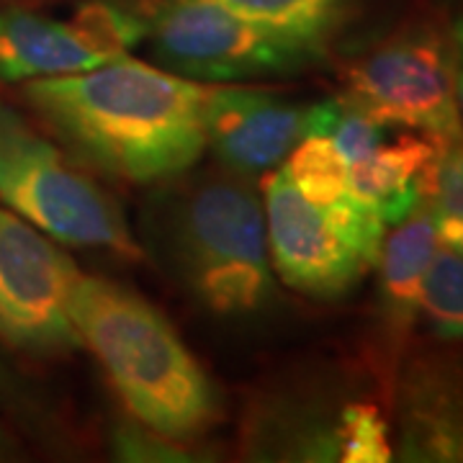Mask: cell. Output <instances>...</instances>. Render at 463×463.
I'll use <instances>...</instances> for the list:
<instances>
[{"label":"cell","instance_id":"17","mask_svg":"<svg viewBox=\"0 0 463 463\" xmlns=\"http://www.w3.org/2000/svg\"><path fill=\"white\" fill-rule=\"evenodd\" d=\"M425 201L430 206L438 242L463 255V134L435 139Z\"/></svg>","mask_w":463,"mask_h":463},{"label":"cell","instance_id":"9","mask_svg":"<svg viewBox=\"0 0 463 463\" xmlns=\"http://www.w3.org/2000/svg\"><path fill=\"white\" fill-rule=\"evenodd\" d=\"M420 347L394 379L399 461L463 463V343Z\"/></svg>","mask_w":463,"mask_h":463},{"label":"cell","instance_id":"14","mask_svg":"<svg viewBox=\"0 0 463 463\" xmlns=\"http://www.w3.org/2000/svg\"><path fill=\"white\" fill-rule=\"evenodd\" d=\"M435 160V139L402 137L392 145H376L365 157L347 165V194L383 219L399 224L428 191V175Z\"/></svg>","mask_w":463,"mask_h":463},{"label":"cell","instance_id":"18","mask_svg":"<svg viewBox=\"0 0 463 463\" xmlns=\"http://www.w3.org/2000/svg\"><path fill=\"white\" fill-rule=\"evenodd\" d=\"M420 317L435 340L463 343V255L450 248H438L432 255L422 294Z\"/></svg>","mask_w":463,"mask_h":463},{"label":"cell","instance_id":"4","mask_svg":"<svg viewBox=\"0 0 463 463\" xmlns=\"http://www.w3.org/2000/svg\"><path fill=\"white\" fill-rule=\"evenodd\" d=\"M0 201L60 245L142 258L114 196L0 99Z\"/></svg>","mask_w":463,"mask_h":463},{"label":"cell","instance_id":"13","mask_svg":"<svg viewBox=\"0 0 463 463\" xmlns=\"http://www.w3.org/2000/svg\"><path fill=\"white\" fill-rule=\"evenodd\" d=\"M111 62L75 21L0 8V83H29Z\"/></svg>","mask_w":463,"mask_h":463},{"label":"cell","instance_id":"20","mask_svg":"<svg viewBox=\"0 0 463 463\" xmlns=\"http://www.w3.org/2000/svg\"><path fill=\"white\" fill-rule=\"evenodd\" d=\"M394 458L389 422L373 402L350 399L343 435V463H383Z\"/></svg>","mask_w":463,"mask_h":463},{"label":"cell","instance_id":"8","mask_svg":"<svg viewBox=\"0 0 463 463\" xmlns=\"http://www.w3.org/2000/svg\"><path fill=\"white\" fill-rule=\"evenodd\" d=\"M78 265L60 242L0 209V343L32 358L83 350L70 315Z\"/></svg>","mask_w":463,"mask_h":463},{"label":"cell","instance_id":"10","mask_svg":"<svg viewBox=\"0 0 463 463\" xmlns=\"http://www.w3.org/2000/svg\"><path fill=\"white\" fill-rule=\"evenodd\" d=\"M350 399L327 381H286L260 392L242 428L248 461L343 463Z\"/></svg>","mask_w":463,"mask_h":463},{"label":"cell","instance_id":"19","mask_svg":"<svg viewBox=\"0 0 463 463\" xmlns=\"http://www.w3.org/2000/svg\"><path fill=\"white\" fill-rule=\"evenodd\" d=\"M109 450L114 461L129 463H185L199 461L194 446L178 443L163 432L152 430L134 417L116 420L109 428Z\"/></svg>","mask_w":463,"mask_h":463},{"label":"cell","instance_id":"3","mask_svg":"<svg viewBox=\"0 0 463 463\" xmlns=\"http://www.w3.org/2000/svg\"><path fill=\"white\" fill-rule=\"evenodd\" d=\"M70 315L129 417L188 446L219 425L214 381L149 298L132 286L80 273Z\"/></svg>","mask_w":463,"mask_h":463},{"label":"cell","instance_id":"24","mask_svg":"<svg viewBox=\"0 0 463 463\" xmlns=\"http://www.w3.org/2000/svg\"><path fill=\"white\" fill-rule=\"evenodd\" d=\"M456 103H458V116L463 124V65H458L456 70Z\"/></svg>","mask_w":463,"mask_h":463},{"label":"cell","instance_id":"23","mask_svg":"<svg viewBox=\"0 0 463 463\" xmlns=\"http://www.w3.org/2000/svg\"><path fill=\"white\" fill-rule=\"evenodd\" d=\"M450 42H453V50H456V60H461V65H463V14L461 18L456 21V26H453Z\"/></svg>","mask_w":463,"mask_h":463},{"label":"cell","instance_id":"15","mask_svg":"<svg viewBox=\"0 0 463 463\" xmlns=\"http://www.w3.org/2000/svg\"><path fill=\"white\" fill-rule=\"evenodd\" d=\"M242 16L327 47L361 14L365 0H214Z\"/></svg>","mask_w":463,"mask_h":463},{"label":"cell","instance_id":"7","mask_svg":"<svg viewBox=\"0 0 463 463\" xmlns=\"http://www.w3.org/2000/svg\"><path fill=\"white\" fill-rule=\"evenodd\" d=\"M456 50L438 29L412 24L345 70V96L381 127H407L430 139L461 137Z\"/></svg>","mask_w":463,"mask_h":463},{"label":"cell","instance_id":"5","mask_svg":"<svg viewBox=\"0 0 463 463\" xmlns=\"http://www.w3.org/2000/svg\"><path fill=\"white\" fill-rule=\"evenodd\" d=\"M263 209L273 273L297 294L337 301L376 268L389 227L350 194L317 203L276 167L265 173Z\"/></svg>","mask_w":463,"mask_h":463},{"label":"cell","instance_id":"6","mask_svg":"<svg viewBox=\"0 0 463 463\" xmlns=\"http://www.w3.org/2000/svg\"><path fill=\"white\" fill-rule=\"evenodd\" d=\"M139 14L160 67L206 85L294 75L330 52L214 0H147Z\"/></svg>","mask_w":463,"mask_h":463},{"label":"cell","instance_id":"11","mask_svg":"<svg viewBox=\"0 0 463 463\" xmlns=\"http://www.w3.org/2000/svg\"><path fill=\"white\" fill-rule=\"evenodd\" d=\"M307 127V106L265 88L216 83L206 100V149L232 175L252 178L283 165Z\"/></svg>","mask_w":463,"mask_h":463},{"label":"cell","instance_id":"1","mask_svg":"<svg viewBox=\"0 0 463 463\" xmlns=\"http://www.w3.org/2000/svg\"><path fill=\"white\" fill-rule=\"evenodd\" d=\"M21 99L75 163L127 185H163L206 152L209 85L129 54L21 83Z\"/></svg>","mask_w":463,"mask_h":463},{"label":"cell","instance_id":"12","mask_svg":"<svg viewBox=\"0 0 463 463\" xmlns=\"http://www.w3.org/2000/svg\"><path fill=\"white\" fill-rule=\"evenodd\" d=\"M438 250V234L430 206L422 199L410 214L381 242L379 283H376V355L379 373L386 389L394 386L407 343L420 317V294L432 255Z\"/></svg>","mask_w":463,"mask_h":463},{"label":"cell","instance_id":"21","mask_svg":"<svg viewBox=\"0 0 463 463\" xmlns=\"http://www.w3.org/2000/svg\"><path fill=\"white\" fill-rule=\"evenodd\" d=\"M0 404L14 407L24 420H36L42 412L33 410V402L29 392L16 381V376L8 371V365L0 364Z\"/></svg>","mask_w":463,"mask_h":463},{"label":"cell","instance_id":"22","mask_svg":"<svg viewBox=\"0 0 463 463\" xmlns=\"http://www.w3.org/2000/svg\"><path fill=\"white\" fill-rule=\"evenodd\" d=\"M18 453H21V448H18L16 438L0 422V461H14L18 458Z\"/></svg>","mask_w":463,"mask_h":463},{"label":"cell","instance_id":"16","mask_svg":"<svg viewBox=\"0 0 463 463\" xmlns=\"http://www.w3.org/2000/svg\"><path fill=\"white\" fill-rule=\"evenodd\" d=\"M283 175L301 196L332 203L347 196V163L327 134L304 132L283 160Z\"/></svg>","mask_w":463,"mask_h":463},{"label":"cell","instance_id":"2","mask_svg":"<svg viewBox=\"0 0 463 463\" xmlns=\"http://www.w3.org/2000/svg\"><path fill=\"white\" fill-rule=\"evenodd\" d=\"M145 237L152 258L209 315L252 319L276 298L263 196L248 178L185 173L157 185Z\"/></svg>","mask_w":463,"mask_h":463}]
</instances>
